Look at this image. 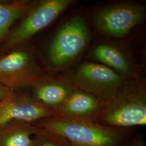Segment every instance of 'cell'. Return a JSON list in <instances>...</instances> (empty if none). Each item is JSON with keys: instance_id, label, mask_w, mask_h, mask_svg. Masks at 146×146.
Instances as JSON below:
<instances>
[{"instance_id": "7a4b0ae2", "label": "cell", "mask_w": 146, "mask_h": 146, "mask_svg": "<svg viewBox=\"0 0 146 146\" xmlns=\"http://www.w3.org/2000/svg\"><path fill=\"white\" fill-rule=\"evenodd\" d=\"M37 127L62 136L70 146H121L135 128H117L92 120L54 117L33 123Z\"/></svg>"}, {"instance_id": "30bf717a", "label": "cell", "mask_w": 146, "mask_h": 146, "mask_svg": "<svg viewBox=\"0 0 146 146\" xmlns=\"http://www.w3.org/2000/svg\"><path fill=\"white\" fill-rule=\"evenodd\" d=\"M31 87L33 96L55 113L75 89L65 81L42 76Z\"/></svg>"}, {"instance_id": "52a82bcc", "label": "cell", "mask_w": 146, "mask_h": 146, "mask_svg": "<svg viewBox=\"0 0 146 146\" xmlns=\"http://www.w3.org/2000/svg\"><path fill=\"white\" fill-rule=\"evenodd\" d=\"M127 79L104 65L87 62L82 64L76 72L73 86L104 102Z\"/></svg>"}, {"instance_id": "2e32d148", "label": "cell", "mask_w": 146, "mask_h": 146, "mask_svg": "<svg viewBox=\"0 0 146 146\" xmlns=\"http://www.w3.org/2000/svg\"><path fill=\"white\" fill-rule=\"evenodd\" d=\"M11 91L13 90H11L5 86L0 84V100L4 99Z\"/></svg>"}, {"instance_id": "9c48e42d", "label": "cell", "mask_w": 146, "mask_h": 146, "mask_svg": "<svg viewBox=\"0 0 146 146\" xmlns=\"http://www.w3.org/2000/svg\"><path fill=\"white\" fill-rule=\"evenodd\" d=\"M103 104L104 101L94 95L75 88L56 113L57 117L63 119L95 121Z\"/></svg>"}, {"instance_id": "8fae6325", "label": "cell", "mask_w": 146, "mask_h": 146, "mask_svg": "<svg viewBox=\"0 0 146 146\" xmlns=\"http://www.w3.org/2000/svg\"><path fill=\"white\" fill-rule=\"evenodd\" d=\"M93 57L128 79L134 78L137 75V68L121 48L111 44L102 43L94 47Z\"/></svg>"}, {"instance_id": "3957f363", "label": "cell", "mask_w": 146, "mask_h": 146, "mask_svg": "<svg viewBox=\"0 0 146 146\" xmlns=\"http://www.w3.org/2000/svg\"><path fill=\"white\" fill-rule=\"evenodd\" d=\"M90 38L88 27L84 17L72 16L59 28L48 50L49 61L53 67L67 66L82 52Z\"/></svg>"}, {"instance_id": "5b68a950", "label": "cell", "mask_w": 146, "mask_h": 146, "mask_svg": "<svg viewBox=\"0 0 146 146\" xmlns=\"http://www.w3.org/2000/svg\"><path fill=\"white\" fill-rule=\"evenodd\" d=\"M41 73L31 49L21 48L0 56V84L11 90L32 87Z\"/></svg>"}, {"instance_id": "4fadbf2b", "label": "cell", "mask_w": 146, "mask_h": 146, "mask_svg": "<svg viewBox=\"0 0 146 146\" xmlns=\"http://www.w3.org/2000/svg\"><path fill=\"white\" fill-rule=\"evenodd\" d=\"M36 3L27 0L0 1V44L9 34L12 25L26 15Z\"/></svg>"}, {"instance_id": "6da1fadb", "label": "cell", "mask_w": 146, "mask_h": 146, "mask_svg": "<svg viewBox=\"0 0 146 146\" xmlns=\"http://www.w3.org/2000/svg\"><path fill=\"white\" fill-rule=\"evenodd\" d=\"M95 122L110 127L135 128L146 125V85L143 78L127 79L104 102Z\"/></svg>"}, {"instance_id": "277c9868", "label": "cell", "mask_w": 146, "mask_h": 146, "mask_svg": "<svg viewBox=\"0 0 146 146\" xmlns=\"http://www.w3.org/2000/svg\"><path fill=\"white\" fill-rule=\"evenodd\" d=\"M74 2L73 0L36 2L24 16L20 25L5 38L1 49L2 55L11 52L48 26Z\"/></svg>"}, {"instance_id": "ba28073f", "label": "cell", "mask_w": 146, "mask_h": 146, "mask_svg": "<svg viewBox=\"0 0 146 146\" xmlns=\"http://www.w3.org/2000/svg\"><path fill=\"white\" fill-rule=\"evenodd\" d=\"M54 117H57V115L54 110L30 94L11 91L0 100V127L16 121L33 123Z\"/></svg>"}, {"instance_id": "7c38bea8", "label": "cell", "mask_w": 146, "mask_h": 146, "mask_svg": "<svg viewBox=\"0 0 146 146\" xmlns=\"http://www.w3.org/2000/svg\"><path fill=\"white\" fill-rule=\"evenodd\" d=\"M38 129L31 123L11 122L0 127V146H29Z\"/></svg>"}, {"instance_id": "8992f818", "label": "cell", "mask_w": 146, "mask_h": 146, "mask_svg": "<svg viewBox=\"0 0 146 146\" xmlns=\"http://www.w3.org/2000/svg\"><path fill=\"white\" fill-rule=\"evenodd\" d=\"M146 8L139 3L125 2L106 6L93 18L98 31L113 37H123L144 20Z\"/></svg>"}, {"instance_id": "5bb4252c", "label": "cell", "mask_w": 146, "mask_h": 146, "mask_svg": "<svg viewBox=\"0 0 146 146\" xmlns=\"http://www.w3.org/2000/svg\"><path fill=\"white\" fill-rule=\"evenodd\" d=\"M38 128V129L32 137L29 146H70L68 142L62 136Z\"/></svg>"}, {"instance_id": "9a60e30c", "label": "cell", "mask_w": 146, "mask_h": 146, "mask_svg": "<svg viewBox=\"0 0 146 146\" xmlns=\"http://www.w3.org/2000/svg\"><path fill=\"white\" fill-rule=\"evenodd\" d=\"M121 146H146L144 135L140 133H135Z\"/></svg>"}]
</instances>
